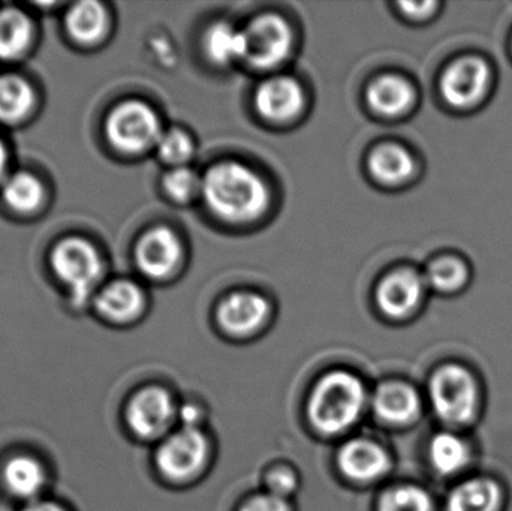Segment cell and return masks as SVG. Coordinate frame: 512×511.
<instances>
[{"instance_id":"1","label":"cell","mask_w":512,"mask_h":511,"mask_svg":"<svg viewBox=\"0 0 512 511\" xmlns=\"http://www.w3.org/2000/svg\"><path fill=\"white\" fill-rule=\"evenodd\" d=\"M201 195L219 218L231 222L252 221L268 207V188L251 168L239 162L215 165L203 177Z\"/></svg>"},{"instance_id":"2","label":"cell","mask_w":512,"mask_h":511,"mask_svg":"<svg viewBox=\"0 0 512 511\" xmlns=\"http://www.w3.org/2000/svg\"><path fill=\"white\" fill-rule=\"evenodd\" d=\"M366 390L349 372L325 375L313 390L309 417L313 426L324 434H339L351 428L363 413Z\"/></svg>"},{"instance_id":"3","label":"cell","mask_w":512,"mask_h":511,"mask_svg":"<svg viewBox=\"0 0 512 511\" xmlns=\"http://www.w3.org/2000/svg\"><path fill=\"white\" fill-rule=\"evenodd\" d=\"M429 399L441 422L451 428H466L477 420L480 413V384L465 366L448 363L433 372Z\"/></svg>"},{"instance_id":"4","label":"cell","mask_w":512,"mask_h":511,"mask_svg":"<svg viewBox=\"0 0 512 511\" xmlns=\"http://www.w3.org/2000/svg\"><path fill=\"white\" fill-rule=\"evenodd\" d=\"M54 273L71 290L72 299L83 303L101 278L102 264L96 249L83 239L60 242L51 255Z\"/></svg>"},{"instance_id":"5","label":"cell","mask_w":512,"mask_h":511,"mask_svg":"<svg viewBox=\"0 0 512 511\" xmlns=\"http://www.w3.org/2000/svg\"><path fill=\"white\" fill-rule=\"evenodd\" d=\"M107 134L117 149L140 153L158 146L162 137L158 114L144 102L119 105L108 117Z\"/></svg>"},{"instance_id":"6","label":"cell","mask_w":512,"mask_h":511,"mask_svg":"<svg viewBox=\"0 0 512 511\" xmlns=\"http://www.w3.org/2000/svg\"><path fill=\"white\" fill-rule=\"evenodd\" d=\"M246 57L256 68L280 65L292 50L291 27L279 15H261L245 30Z\"/></svg>"},{"instance_id":"7","label":"cell","mask_w":512,"mask_h":511,"mask_svg":"<svg viewBox=\"0 0 512 511\" xmlns=\"http://www.w3.org/2000/svg\"><path fill=\"white\" fill-rule=\"evenodd\" d=\"M209 458V441L197 428L171 435L158 452V467L167 479L183 482L194 477Z\"/></svg>"},{"instance_id":"8","label":"cell","mask_w":512,"mask_h":511,"mask_svg":"<svg viewBox=\"0 0 512 511\" xmlns=\"http://www.w3.org/2000/svg\"><path fill=\"white\" fill-rule=\"evenodd\" d=\"M490 68L480 57H465L454 62L441 78L445 101L456 108H471L486 95Z\"/></svg>"},{"instance_id":"9","label":"cell","mask_w":512,"mask_h":511,"mask_svg":"<svg viewBox=\"0 0 512 511\" xmlns=\"http://www.w3.org/2000/svg\"><path fill=\"white\" fill-rule=\"evenodd\" d=\"M128 425L138 437L156 438L164 434L174 417L176 405L167 390L149 387L138 393L128 407Z\"/></svg>"},{"instance_id":"10","label":"cell","mask_w":512,"mask_h":511,"mask_svg":"<svg viewBox=\"0 0 512 511\" xmlns=\"http://www.w3.org/2000/svg\"><path fill=\"white\" fill-rule=\"evenodd\" d=\"M180 258L182 243L173 231L165 227L144 234L137 246L138 267L149 278H167L180 263Z\"/></svg>"},{"instance_id":"11","label":"cell","mask_w":512,"mask_h":511,"mask_svg":"<svg viewBox=\"0 0 512 511\" xmlns=\"http://www.w3.org/2000/svg\"><path fill=\"white\" fill-rule=\"evenodd\" d=\"M256 110L265 119L286 122L304 107L303 87L289 77H276L262 83L256 92Z\"/></svg>"},{"instance_id":"12","label":"cell","mask_w":512,"mask_h":511,"mask_svg":"<svg viewBox=\"0 0 512 511\" xmlns=\"http://www.w3.org/2000/svg\"><path fill=\"white\" fill-rule=\"evenodd\" d=\"M424 294V281L412 270L391 273L378 288V305L384 314L402 318L414 312Z\"/></svg>"},{"instance_id":"13","label":"cell","mask_w":512,"mask_h":511,"mask_svg":"<svg viewBox=\"0 0 512 511\" xmlns=\"http://www.w3.org/2000/svg\"><path fill=\"white\" fill-rule=\"evenodd\" d=\"M339 465L349 479L373 482L388 473L391 461L385 449L373 441L354 440L340 450Z\"/></svg>"},{"instance_id":"14","label":"cell","mask_w":512,"mask_h":511,"mask_svg":"<svg viewBox=\"0 0 512 511\" xmlns=\"http://www.w3.org/2000/svg\"><path fill=\"white\" fill-rule=\"evenodd\" d=\"M270 314L267 300L254 293H236L219 308V323L231 335L246 336L256 332Z\"/></svg>"},{"instance_id":"15","label":"cell","mask_w":512,"mask_h":511,"mask_svg":"<svg viewBox=\"0 0 512 511\" xmlns=\"http://www.w3.org/2000/svg\"><path fill=\"white\" fill-rule=\"evenodd\" d=\"M376 416L391 425H408L421 414V398L414 387L406 383H385L373 399Z\"/></svg>"},{"instance_id":"16","label":"cell","mask_w":512,"mask_h":511,"mask_svg":"<svg viewBox=\"0 0 512 511\" xmlns=\"http://www.w3.org/2000/svg\"><path fill=\"white\" fill-rule=\"evenodd\" d=\"M504 489L490 477L463 480L450 492L447 511H502Z\"/></svg>"},{"instance_id":"17","label":"cell","mask_w":512,"mask_h":511,"mask_svg":"<svg viewBox=\"0 0 512 511\" xmlns=\"http://www.w3.org/2000/svg\"><path fill=\"white\" fill-rule=\"evenodd\" d=\"M429 459L436 473L442 477H454L471 467L474 450L463 435L454 431L436 434L430 441Z\"/></svg>"},{"instance_id":"18","label":"cell","mask_w":512,"mask_h":511,"mask_svg":"<svg viewBox=\"0 0 512 511\" xmlns=\"http://www.w3.org/2000/svg\"><path fill=\"white\" fill-rule=\"evenodd\" d=\"M367 102L382 116H400L415 102V90L399 75H384L367 90Z\"/></svg>"},{"instance_id":"19","label":"cell","mask_w":512,"mask_h":511,"mask_svg":"<svg viewBox=\"0 0 512 511\" xmlns=\"http://www.w3.org/2000/svg\"><path fill=\"white\" fill-rule=\"evenodd\" d=\"M143 302V293L137 285L128 281H117L107 285L99 293L96 306L105 317L123 323L140 314Z\"/></svg>"},{"instance_id":"20","label":"cell","mask_w":512,"mask_h":511,"mask_svg":"<svg viewBox=\"0 0 512 511\" xmlns=\"http://www.w3.org/2000/svg\"><path fill=\"white\" fill-rule=\"evenodd\" d=\"M369 168L373 176L382 183L406 182L414 174L415 162L411 153L397 144H384L376 147L369 158Z\"/></svg>"},{"instance_id":"21","label":"cell","mask_w":512,"mask_h":511,"mask_svg":"<svg viewBox=\"0 0 512 511\" xmlns=\"http://www.w3.org/2000/svg\"><path fill=\"white\" fill-rule=\"evenodd\" d=\"M204 48L212 62L218 65H230L246 57L245 32L234 29L228 23L215 24L207 30Z\"/></svg>"},{"instance_id":"22","label":"cell","mask_w":512,"mask_h":511,"mask_svg":"<svg viewBox=\"0 0 512 511\" xmlns=\"http://www.w3.org/2000/svg\"><path fill=\"white\" fill-rule=\"evenodd\" d=\"M6 488L15 497L30 500L41 492L45 483L44 470L32 458L18 456L6 464L3 473Z\"/></svg>"},{"instance_id":"23","label":"cell","mask_w":512,"mask_h":511,"mask_svg":"<svg viewBox=\"0 0 512 511\" xmlns=\"http://www.w3.org/2000/svg\"><path fill=\"white\" fill-rule=\"evenodd\" d=\"M107 15L98 2L75 3L66 15L68 32L80 42H93L104 33Z\"/></svg>"},{"instance_id":"24","label":"cell","mask_w":512,"mask_h":511,"mask_svg":"<svg viewBox=\"0 0 512 511\" xmlns=\"http://www.w3.org/2000/svg\"><path fill=\"white\" fill-rule=\"evenodd\" d=\"M30 41V23L17 9L0 12V57L14 59L26 50Z\"/></svg>"},{"instance_id":"25","label":"cell","mask_w":512,"mask_h":511,"mask_svg":"<svg viewBox=\"0 0 512 511\" xmlns=\"http://www.w3.org/2000/svg\"><path fill=\"white\" fill-rule=\"evenodd\" d=\"M33 96L29 84L14 75L0 77V122H17L26 116Z\"/></svg>"},{"instance_id":"26","label":"cell","mask_w":512,"mask_h":511,"mask_svg":"<svg viewBox=\"0 0 512 511\" xmlns=\"http://www.w3.org/2000/svg\"><path fill=\"white\" fill-rule=\"evenodd\" d=\"M3 198L12 209L30 212L42 200V186L32 174L18 173L9 177L3 186Z\"/></svg>"},{"instance_id":"27","label":"cell","mask_w":512,"mask_h":511,"mask_svg":"<svg viewBox=\"0 0 512 511\" xmlns=\"http://www.w3.org/2000/svg\"><path fill=\"white\" fill-rule=\"evenodd\" d=\"M468 267L457 258H441L429 267L426 281L442 293L460 290L468 282Z\"/></svg>"},{"instance_id":"28","label":"cell","mask_w":512,"mask_h":511,"mask_svg":"<svg viewBox=\"0 0 512 511\" xmlns=\"http://www.w3.org/2000/svg\"><path fill=\"white\" fill-rule=\"evenodd\" d=\"M432 497L429 492L417 486H399L391 489L379 503V511H433Z\"/></svg>"},{"instance_id":"29","label":"cell","mask_w":512,"mask_h":511,"mask_svg":"<svg viewBox=\"0 0 512 511\" xmlns=\"http://www.w3.org/2000/svg\"><path fill=\"white\" fill-rule=\"evenodd\" d=\"M164 189L173 200L189 201L201 194L203 179L191 168L176 167L164 177Z\"/></svg>"},{"instance_id":"30","label":"cell","mask_w":512,"mask_h":511,"mask_svg":"<svg viewBox=\"0 0 512 511\" xmlns=\"http://www.w3.org/2000/svg\"><path fill=\"white\" fill-rule=\"evenodd\" d=\"M159 156L168 164H185L194 152V144L191 138L182 131H170L162 134L158 143Z\"/></svg>"},{"instance_id":"31","label":"cell","mask_w":512,"mask_h":511,"mask_svg":"<svg viewBox=\"0 0 512 511\" xmlns=\"http://www.w3.org/2000/svg\"><path fill=\"white\" fill-rule=\"evenodd\" d=\"M298 479L289 468H276L267 477V486L271 495L285 498L297 489Z\"/></svg>"},{"instance_id":"32","label":"cell","mask_w":512,"mask_h":511,"mask_svg":"<svg viewBox=\"0 0 512 511\" xmlns=\"http://www.w3.org/2000/svg\"><path fill=\"white\" fill-rule=\"evenodd\" d=\"M240 511H291L285 498L276 495L265 494L252 498Z\"/></svg>"},{"instance_id":"33","label":"cell","mask_w":512,"mask_h":511,"mask_svg":"<svg viewBox=\"0 0 512 511\" xmlns=\"http://www.w3.org/2000/svg\"><path fill=\"white\" fill-rule=\"evenodd\" d=\"M438 6L436 2H421V3H412V2H403L400 3V8L405 11L406 15H411V17L415 18H424L427 15L432 14L433 9Z\"/></svg>"},{"instance_id":"34","label":"cell","mask_w":512,"mask_h":511,"mask_svg":"<svg viewBox=\"0 0 512 511\" xmlns=\"http://www.w3.org/2000/svg\"><path fill=\"white\" fill-rule=\"evenodd\" d=\"M180 419H182L185 428H195V423L200 422V410L197 407H183L180 411Z\"/></svg>"},{"instance_id":"35","label":"cell","mask_w":512,"mask_h":511,"mask_svg":"<svg viewBox=\"0 0 512 511\" xmlns=\"http://www.w3.org/2000/svg\"><path fill=\"white\" fill-rule=\"evenodd\" d=\"M24 511H63L59 506L53 503H35L27 507Z\"/></svg>"},{"instance_id":"36","label":"cell","mask_w":512,"mask_h":511,"mask_svg":"<svg viewBox=\"0 0 512 511\" xmlns=\"http://www.w3.org/2000/svg\"><path fill=\"white\" fill-rule=\"evenodd\" d=\"M6 162V153L5 149H3L2 141H0V176H2L3 168H5Z\"/></svg>"}]
</instances>
